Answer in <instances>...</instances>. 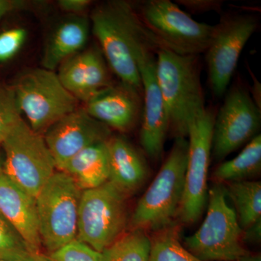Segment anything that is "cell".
I'll list each match as a JSON object with an SVG mask.
<instances>
[{
	"instance_id": "obj_1",
	"label": "cell",
	"mask_w": 261,
	"mask_h": 261,
	"mask_svg": "<svg viewBox=\"0 0 261 261\" xmlns=\"http://www.w3.org/2000/svg\"><path fill=\"white\" fill-rule=\"evenodd\" d=\"M92 32L108 65L122 84L142 94L137 53L142 45L162 49L141 21L130 3H102L91 15Z\"/></svg>"
},
{
	"instance_id": "obj_2",
	"label": "cell",
	"mask_w": 261,
	"mask_h": 261,
	"mask_svg": "<svg viewBox=\"0 0 261 261\" xmlns=\"http://www.w3.org/2000/svg\"><path fill=\"white\" fill-rule=\"evenodd\" d=\"M156 73L169 132L175 138H186L192 120L206 109L197 56L159 49L156 53Z\"/></svg>"
},
{
	"instance_id": "obj_3",
	"label": "cell",
	"mask_w": 261,
	"mask_h": 261,
	"mask_svg": "<svg viewBox=\"0 0 261 261\" xmlns=\"http://www.w3.org/2000/svg\"><path fill=\"white\" fill-rule=\"evenodd\" d=\"M188 149L186 138H176L157 176L136 205L130 230L157 232L175 224L185 190Z\"/></svg>"
},
{
	"instance_id": "obj_4",
	"label": "cell",
	"mask_w": 261,
	"mask_h": 261,
	"mask_svg": "<svg viewBox=\"0 0 261 261\" xmlns=\"http://www.w3.org/2000/svg\"><path fill=\"white\" fill-rule=\"evenodd\" d=\"M224 185L208 190L207 215L199 229L185 238V248L202 261H236L248 253L234 209L228 205Z\"/></svg>"
},
{
	"instance_id": "obj_5",
	"label": "cell",
	"mask_w": 261,
	"mask_h": 261,
	"mask_svg": "<svg viewBox=\"0 0 261 261\" xmlns=\"http://www.w3.org/2000/svg\"><path fill=\"white\" fill-rule=\"evenodd\" d=\"M141 21L162 49L180 56L205 53L214 25L196 21L169 0H147L136 9Z\"/></svg>"
},
{
	"instance_id": "obj_6",
	"label": "cell",
	"mask_w": 261,
	"mask_h": 261,
	"mask_svg": "<svg viewBox=\"0 0 261 261\" xmlns=\"http://www.w3.org/2000/svg\"><path fill=\"white\" fill-rule=\"evenodd\" d=\"M12 88L20 112L28 118L32 129L39 135H44L51 125L78 108V99L65 88L53 70H25Z\"/></svg>"
},
{
	"instance_id": "obj_7",
	"label": "cell",
	"mask_w": 261,
	"mask_h": 261,
	"mask_svg": "<svg viewBox=\"0 0 261 261\" xmlns=\"http://www.w3.org/2000/svg\"><path fill=\"white\" fill-rule=\"evenodd\" d=\"M82 193L69 175L58 171L36 197L41 241L48 252L76 240Z\"/></svg>"
},
{
	"instance_id": "obj_8",
	"label": "cell",
	"mask_w": 261,
	"mask_h": 261,
	"mask_svg": "<svg viewBox=\"0 0 261 261\" xmlns=\"http://www.w3.org/2000/svg\"><path fill=\"white\" fill-rule=\"evenodd\" d=\"M128 197L108 181L82 191L76 240L99 252L112 245L128 223Z\"/></svg>"
},
{
	"instance_id": "obj_9",
	"label": "cell",
	"mask_w": 261,
	"mask_h": 261,
	"mask_svg": "<svg viewBox=\"0 0 261 261\" xmlns=\"http://www.w3.org/2000/svg\"><path fill=\"white\" fill-rule=\"evenodd\" d=\"M2 145L5 176L24 191L37 197L56 169L44 137L20 119Z\"/></svg>"
},
{
	"instance_id": "obj_10",
	"label": "cell",
	"mask_w": 261,
	"mask_h": 261,
	"mask_svg": "<svg viewBox=\"0 0 261 261\" xmlns=\"http://www.w3.org/2000/svg\"><path fill=\"white\" fill-rule=\"evenodd\" d=\"M215 113L206 109L189 126L188 158L185 190L177 217L183 224H195L200 219L208 199L207 173L212 154Z\"/></svg>"
},
{
	"instance_id": "obj_11",
	"label": "cell",
	"mask_w": 261,
	"mask_h": 261,
	"mask_svg": "<svg viewBox=\"0 0 261 261\" xmlns=\"http://www.w3.org/2000/svg\"><path fill=\"white\" fill-rule=\"evenodd\" d=\"M214 27L205 51L206 63L211 89L221 97L228 88L244 47L257 30V21L252 15H229Z\"/></svg>"
},
{
	"instance_id": "obj_12",
	"label": "cell",
	"mask_w": 261,
	"mask_h": 261,
	"mask_svg": "<svg viewBox=\"0 0 261 261\" xmlns=\"http://www.w3.org/2000/svg\"><path fill=\"white\" fill-rule=\"evenodd\" d=\"M260 108L243 87L230 90L215 116L212 153L221 161L257 135L260 126Z\"/></svg>"
},
{
	"instance_id": "obj_13",
	"label": "cell",
	"mask_w": 261,
	"mask_h": 261,
	"mask_svg": "<svg viewBox=\"0 0 261 261\" xmlns=\"http://www.w3.org/2000/svg\"><path fill=\"white\" fill-rule=\"evenodd\" d=\"M157 51L151 46L142 45L137 53L143 97L140 144L145 153L153 161L162 157L169 132L167 112L156 73Z\"/></svg>"
},
{
	"instance_id": "obj_14",
	"label": "cell",
	"mask_w": 261,
	"mask_h": 261,
	"mask_svg": "<svg viewBox=\"0 0 261 261\" xmlns=\"http://www.w3.org/2000/svg\"><path fill=\"white\" fill-rule=\"evenodd\" d=\"M43 137L56 169L62 171L81 151L97 142H106L111 136L110 128L89 116L84 108H78L51 125Z\"/></svg>"
},
{
	"instance_id": "obj_15",
	"label": "cell",
	"mask_w": 261,
	"mask_h": 261,
	"mask_svg": "<svg viewBox=\"0 0 261 261\" xmlns=\"http://www.w3.org/2000/svg\"><path fill=\"white\" fill-rule=\"evenodd\" d=\"M108 66L100 48L93 46L63 62L57 74L65 88L85 103L112 85Z\"/></svg>"
},
{
	"instance_id": "obj_16",
	"label": "cell",
	"mask_w": 261,
	"mask_h": 261,
	"mask_svg": "<svg viewBox=\"0 0 261 261\" xmlns=\"http://www.w3.org/2000/svg\"><path fill=\"white\" fill-rule=\"evenodd\" d=\"M142 94L125 84L111 85L85 102L89 116L118 132H128L135 126L142 111Z\"/></svg>"
},
{
	"instance_id": "obj_17",
	"label": "cell",
	"mask_w": 261,
	"mask_h": 261,
	"mask_svg": "<svg viewBox=\"0 0 261 261\" xmlns=\"http://www.w3.org/2000/svg\"><path fill=\"white\" fill-rule=\"evenodd\" d=\"M0 213L39 252L42 241L36 197L17 186L4 173L0 175Z\"/></svg>"
},
{
	"instance_id": "obj_18",
	"label": "cell",
	"mask_w": 261,
	"mask_h": 261,
	"mask_svg": "<svg viewBox=\"0 0 261 261\" xmlns=\"http://www.w3.org/2000/svg\"><path fill=\"white\" fill-rule=\"evenodd\" d=\"M107 145L110 163L108 181L129 197L145 183L149 173L147 163L124 137H111Z\"/></svg>"
},
{
	"instance_id": "obj_19",
	"label": "cell",
	"mask_w": 261,
	"mask_h": 261,
	"mask_svg": "<svg viewBox=\"0 0 261 261\" xmlns=\"http://www.w3.org/2000/svg\"><path fill=\"white\" fill-rule=\"evenodd\" d=\"M90 22L82 15H73L61 22L49 37L42 60V68L53 70L80 53L88 40Z\"/></svg>"
},
{
	"instance_id": "obj_20",
	"label": "cell",
	"mask_w": 261,
	"mask_h": 261,
	"mask_svg": "<svg viewBox=\"0 0 261 261\" xmlns=\"http://www.w3.org/2000/svg\"><path fill=\"white\" fill-rule=\"evenodd\" d=\"M69 175L82 191L101 186L109 178V152L106 142L88 146L65 165Z\"/></svg>"
},
{
	"instance_id": "obj_21",
	"label": "cell",
	"mask_w": 261,
	"mask_h": 261,
	"mask_svg": "<svg viewBox=\"0 0 261 261\" xmlns=\"http://www.w3.org/2000/svg\"><path fill=\"white\" fill-rule=\"evenodd\" d=\"M261 171V136L250 141L234 159L221 163L216 168L214 177L217 183L250 181Z\"/></svg>"
},
{
	"instance_id": "obj_22",
	"label": "cell",
	"mask_w": 261,
	"mask_h": 261,
	"mask_svg": "<svg viewBox=\"0 0 261 261\" xmlns=\"http://www.w3.org/2000/svg\"><path fill=\"white\" fill-rule=\"evenodd\" d=\"M226 195L236 208L240 226L243 229L261 219V184L257 181L226 183Z\"/></svg>"
},
{
	"instance_id": "obj_23",
	"label": "cell",
	"mask_w": 261,
	"mask_h": 261,
	"mask_svg": "<svg viewBox=\"0 0 261 261\" xmlns=\"http://www.w3.org/2000/svg\"><path fill=\"white\" fill-rule=\"evenodd\" d=\"M150 246L145 231L130 230L103 250V261H148Z\"/></svg>"
},
{
	"instance_id": "obj_24",
	"label": "cell",
	"mask_w": 261,
	"mask_h": 261,
	"mask_svg": "<svg viewBox=\"0 0 261 261\" xmlns=\"http://www.w3.org/2000/svg\"><path fill=\"white\" fill-rule=\"evenodd\" d=\"M148 261H202L192 255L179 240V228L172 226L156 232L151 240Z\"/></svg>"
},
{
	"instance_id": "obj_25",
	"label": "cell",
	"mask_w": 261,
	"mask_h": 261,
	"mask_svg": "<svg viewBox=\"0 0 261 261\" xmlns=\"http://www.w3.org/2000/svg\"><path fill=\"white\" fill-rule=\"evenodd\" d=\"M43 257L0 213V260L43 261Z\"/></svg>"
},
{
	"instance_id": "obj_26",
	"label": "cell",
	"mask_w": 261,
	"mask_h": 261,
	"mask_svg": "<svg viewBox=\"0 0 261 261\" xmlns=\"http://www.w3.org/2000/svg\"><path fill=\"white\" fill-rule=\"evenodd\" d=\"M20 113L13 88L0 85V144L22 119Z\"/></svg>"
},
{
	"instance_id": "obj_27",
	"label": "cell",
	"mask_w": 261,
	"mask_h": 261,
	"mask_svg": "<svg viewBox=\"0 0 261 261\" xmlns=\"http://www.w3.org/2000/svg\"><path fill=\"white\" fill-rule=\"evenodd\" d=\"M43 261H103L102 252L75 240L44 255Z\"/></svg>"
},
{
	"instance_id": "obj_28",
	"label": "cell",
	"mask_w": 261,
	"mask_h": 261,
	"mask_svg": "<svg viewBox=\"0 0 261 261\" xmlns=\"http://www.w3.org/2000/svg\"><path fill=\"white\" fill-rule=\"evenodd\" d=\"M27 37V31L15 28L0 34V62L10 61L21 49Z\"/></svg>"
},
{
	"instance_id": "obj_29",
	"label": "cell",
	"mask_w": 261,
	"mask_h": 261,
	"mask_svg": "<svg viewBox=\"0 0 261 261\" xmlns=\"http://www.w3.org/2000/svg\"><path fill=\"white\" fill-rule=\"evenodd\" d=\"M176 3L194 13L220 11L224 4L223 1L219 0H178Z\"/></svg>"
},
{
	"instance_id": "obj_30",
	"label": "cell",
	"mask_w": 261,
	"mask_h": 261,
	"mask_svg": "<svg viewBox=\"0 0 261 261\" xmlns=\"http://www.w3.org/2000/svg\"><path fill=\"white\" fill-rule=\"evenodd\" d=\"M91 5L89 0H60L58 5L63 11L73 15H80Z\"/></svg>"
},
{
	"instance_id": "obj_31",
	"label": "cell",
	"mask_w": 261,
	"mask_h": 261,
	"mask_svg": "<svg viewBox=\"0 0 261 261\" xmlns=\"http://www.w3.org/2000/svg\"><path fill=\"white\" fill-rule=\"evenodd\" d=\"M261 240V219L243 230V243L258 244Z\"/></svg>"
},
{
	"instance_id": "obj_32",
	"label": "cell",
	"mask_w": 261,
	"mask_h": 261,
	"mask_svg": "<svg viewBox=\"0 0 261 261\" xmlns=\"http://www.w3.org/2000/svg\"><path fill=\"white\" fill-rule=\"evenodd\" d=\"M25 3L22 1H13V0H0V20L7 13L13 10L21 9L25 7Z\"/></svg>"
},
{
	"instance_id": "obj_33",
	"label": "cell",
	"mask_w": 261,
	"mask_h": 261,
	"mask_svg": "<svg viewBox=\"0 0 261 261\" xmlns=\"http://www.w3.org/2000/svg\"><path fill=\"white\" fill-rule=\"evenodd\" d=\"M236 261H261V255L260 254H252L248 252Z\"/></svg>"
},
{
	"instance_id": "obj_34",
	"label": "cell",
	"mask_w": 261,
	"mask_h": 261,
	"mask_svg": "<svg viewBox=\"0 0 261 261\" xmlns=\"http://www.w3.org/2000/svg\"><path fill=\"white\" fill-rule=\"evenodd\" d=\"M3 173V161H2L1 155H0V175Z\"/></svg>"
},
{
	"instance_id": "obj_35",
	"label": "cell",
	"mask_w": 261,
	"mask_h": 261,
	"mask_svg": "<svg viewBox=\"0 0 261 261\" xmlns=\"http://www.w3.org/2000/svg\"><path fill=\"white\" fill-rule=\"evenodd\" d=\"M0 261H4V260H0Z\"/></svg>"
}]
</instances>
